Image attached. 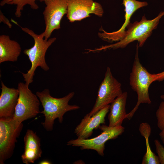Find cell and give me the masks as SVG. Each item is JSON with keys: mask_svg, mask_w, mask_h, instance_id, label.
<instances>
[{"mask_svg": "<svg viewBox=\"0 0 164 164\" xmlns=\"http://www.w3.org/2000/svg\"><path fill=\"white\" fill-rule=\"evenodd\" d=\"M74 94V92H71L63 97L56 98L50 95L48 89H45L41 92H36V94L43 108V111L40 113L43 114L45 117V120L42 123V125L46 131L53 130L56 119L58 118L59 122L61 123L63 121V115L66 112L80 108L78 105L68 104Z\"/></svg>", "mask_w": 164, "mask_h": 164, "instance_id": "obj_1", "label": "cell"}, {"mask_svg": "<svg viewBox=\"0 0 164 164\" xmlns=\"http://www.w3.org/2000/svg\"><path fill=\"white\" fill-rule=\"evenodd\" d=\"M137 44L135 57L129 77V84L132 89L137 95V101L134 108L126 116L131 119L141 104H150L151 103L149 92V88L153 82L156 81V74L149 73L141 64L138 56Z\"/></svg>", "mask_w": 164, "mask_h": 164, "instance_id": "obj_2", "label": "cell"}, {"mask_svg": "<svg viewBox=\"0 0 164 164\" xmlns=\"http://www.w3.org/2000/svg\"><path fill=\"white\" fill-rule=\"evenodd\" d=\"M164 15V11L160 12L157 17L152 20H147L144 15L143 16L140 21L129 24L123 37L118 42L95 49L92 50V52L123 48L135 40L138 41L139 46H142L147 39L151 35L153 30L156 28L160 19Z\"/></svg>", "mask_w": 164, "mask_h": 164, "instance_id": "obj_3", "label": "cell"}, {"mask_svg": "<svg viewBox=\"0 0 164 164\" xmlns=\"http://www.w3.org/2000/svg\"><path fill=\"white\" fill-rule=\"evenodd\" d=\"M12 22L19 25L23 31L31 36L34 39L33 46L29 49H25L23 51L24 53L27 56L31 63V67L26 73L21 72L25 84L29 86L33 81L35 72L38 67H40L45 71L49 70V67L45 60V54L49 47L56 41V38L53 37L46 40L44 39L43 32L40 34H37L28 28L20 26L14 20Z\"/></svg>", "mask_w": 164, "mask_h": 164, "instance_id": "obj_4", "label": "cell"}, {"mask_svg": "<svg viewBox=\"0 0 164 164\" xmlns=\"http://www.w3.org/2000/svg\"><path fill=\"white\" fill-rule=\"evenodd\" d=\"M19 92L18 102L11 122L17 127L24 121L33 118L40 113V101L25 83L20 82L18 84Z\"/></svg>", "mask_w": 164, "mask_h": 164, "instance_id": "obj_5", "label": "cell"}, {"mask_svg": "<svg viewBox=\"0 0 164 164\" xmlns=\"http://www.w3.org/2000/svg\"><path fill=\"white\" fill-rule=\"evenodd\" d=\"M99 128L102 132L97 136L91 139H72L67 142V145L79 147L81 150H94L100 155L103 156L106 142L117 138L124 132L125 128L122 125L110 127L104 125Z\"/></svg>", "mask_w": 164, "mask_h": 164, "instance_id": "obj_6", "label": "cell"}, {"mask_svg": "<svg viewBox=\"0 0 164 164\" xmlns=\"http://www.w3.org/2000/svg\"><path fill=\"white\" fill-rule=\"evenodd\" d=\"M121 84L112 75L109 67L107 68L104 78L101 83L95 104L86 114L91 117L101 109L111 104L123 92Z\"/></svg>", "mask_w": 164, "mask_h": 164, "instance_id": "obj_7", "label": "cell"}, {"mask_svg": "<svg viewBox=\"0 0 164 164\" xmlns=\"http://www.w3.org/2000/svg\"><path fill=\"white\" fill-rule=\"evenodd\" d=\"M23 127L22 123L15 127L11 118H0V164H4L12 155Z\"/></svg>", "mask_w": 164, "mask_h": 164, "instance_id": "obj_8", "label": "cell"}, {"mask_svg": "<svg viewBox=\"0 0 164 164\" xmlns=\"http://www.w3.org/2000/svg\"><path fill=\"white\" fill-rule=\"evenodd\" d=\"M46 6L43 14L45 29L43 32L46 40L55 30L60 28V22L67 11V0H43Z\"/></svg>", "mask_w": 164, "mask_h": 164, "instance_id": "obj_9", "label": "cell"}, {"mask_svg": "<svg viewBox=\"0 0 164 164\" xmlns=\"http://www.w3.org/2000/svg\"><path fill=\"white\" fill-rule=\"evenodd\" d=\"M66 16L70 22L80 21L94 14L99 17L104 13L103 7L94 0H67Z\"/></svg>", "mask_w": 164, "mask_h": 164, "instance_id": "obj_10", "label": "cell"}, {"mask_svg": "<svg viewBox=\"0 0 164 164\" xmlns=\"http://www.w3.org/2000/svg\"><path fill=\"white\" fill-rule=\"evenodd\" d=\"M125 9V21L121 27L118 30L108 32L101 28L102 33H99L98 36L103 40L109 42L118 41L123 37L125 28L130 23V19L133 13L139 8L148 5L146 2H141L136 0H123L122 4Z\"/></svg>", "mask_w": 164, "mask_h": 164, "instance_id": "obj_11", "label": "cell"}, {"mask_svg": "<svg viewBox=\"0 0 164 164\" xmlns=\"http://www.w3.org/2000/svg\"><path fill=\"white\" fill-rule=\"evenodd\" d=\"M110 106V104L107 105L91 117L85 115L74 130L77 138H88L92 135L94 129L99 128L101 124H104L105 118L109 111Z\"/></svg>", "mask_w": 164, "mask_h": 164, "instance_id": "obj_12", "label": "cell"}, {"mask_svg": "<svg viewBox=\"0 0 164 164\" xmlns=\"http://www.w3.org/2000/svg\"><path fill=\"white\" fill-rule=\"evenodd\" d=\"M24 151L21 156L22 160L25 164L33 163L41 156L40 139L36 132L28 129L24 135Z\"/></svg>", "mask_w": 164, "mask_h": 164, "instance_id": "obj_13", "label": "cell"}, {"mask_svg": "<svg viewBox=\"0 0 164 164\" xmlns=\"http://www.w3.org/2000/svg\"><path fill=\"white\" fill-rule=\"evenodd\" d=\"M0 96V118H11L15 111L19 97L18 89L10 88L1 81Z\"/></svg>", "mask_w": 164, "mask_h": 164, "instance_id": "obj_14", "label": "cell"}, {"mask_svg": "<svg viewBox=\"0 0 164 164\" xmlns=\"http://www.w3.org/2000/svg\"><path fill=\"white\" fill-rule=\"evenodd\" d=\"M128 97L127 92H123L111 104L108 115V126H121L126 118V105Z\"/></svg>", "mask_w": 164, "mask_h": 164, "instance_id": "obj_15", "label": "cell"}, {"mask_svg": "<svg viewBox=\"0 0 164 164\" xmlns=\"http://www.w3.org/2000/svg\"><path fill=\"white\" fill-rule=\"evenodd\" d=\"M21 52V46L18 42L11 39L9 35L0 36V63L16 62Z\"/></svg>", "mask_w": 164, "mask_h": 164, "instance_id": "obj_16", "label": "cell"}, {"mask_svg": "<svg viewBox=\"0 0 164 164\" xmlns=\"http://www.w3.org/2000/svg\"><path fill=\"white\" fill-rule=\"evenodd\" d=\"M139 130L146 142V151L143 157L142 164H160L158 156L152 151L149 144V138L151 132L150 125L147 122H142L139 125Z\"/></svg>", "mask_w": 164, "mask_h": 164, "instance_id": "obj_17", "label": "cell"}, {"mask_svg": "<svg viewBox=\"0 0 164 164\" xmlns=\"http://www.w3.org/2000/svg\"><path fill=\"white\" fill-rule=\"evenodd\" d=\"M36 1L43 2V0H2L1 2L0 5L1 6L5 4L16 5L15 15L17 17L20 18L21 16L22 11L24 6L26 5H29L33 9H38L39 7L36 3Z\"/></svg>", "mask_w": 164, "mask_h": 164, "instance_id": "obj_18", "label": "cell"}, {"mask_svg": "<svg viewBox=\"0 0 164 164\" xmlns=\"http://www.w3.org/2000/svg\"><path fill=\"white\" fill-rule=\"evenodd\" d=\"M157 125L161 130L164 128V100L159 104L156 112Z\"/></svg>", "mask_w": 164, "mask_h": 164, "instance_id": "obj_19", "label": "cell"}, {"mask_svg": "<svg viewBox=\"0 0 164 164\" xmlns=\"http://www.w3.org/2000/svg\"><path fill=\"white\" fill-rule=\"evenodd\" d=\"M154 142L160 163L164 164V146L158 139H155Z\"/></svg>", "mask_w": 164, "mask_h": 164, "instance_id": "obj_20", "label": "cell"}, {"mask_svg": "<svg viewBox=\"0 0 164 164\" xmlns=\"http://www.w3.org/2000/svg\"><path fill=\"white\" fill-rule=\"evenodd\" d=\"M3 22L4 24L6 25L9 28H11L12 24L10 22L9 20L5 17L0 10V22Z\"/></svg>", "mask_w": 164, "mask_h": 164, "instance_id": "obj_21", "label": "cell"}, {"mask_svg": "<svg viewBox=\"0 0 164 164\" xmlns=\"http://www.w3.org/2000/svg\"><path fill=\"white\" fill-rule=\"evenodd\" d=\"M156 74L157 76L156 81H161L164 80V71Z\"/></svg>", "mask_w": 164, "mask_h": 164, "instance_id": "obj_22", "label": "cell"}, {"mask_svg": "<svg viewBox=\"0 0 164 164\" xmlns=\"http://www.w3.org/2000/svg\"><path fill=\"white\" fill-rule=\"evenodd\" d=\"M159 136L164 146V128L161 130Z\"/></svg>", "mask_w": 164, "mask_h": 164, "instance_id": "obj_23", "label": "cell"}, {"mask_svg": "<svg viewBox=\"0 0 164 164\" xmlns=\"http://www.w3.org/2000/svg\"><path fill=\"white\" fill-rule=\"evenodd\" d=\"M39 164H50L51 162L49 160H42L39 162Z\"/></svg>", "mask_w": 164, "mask_h": 164, "instance_id": "obj_24", "label": "cell"}, {"mask_svg": "<svg viewBox=\"0 0 164 164\" xmlns=\"http://www.w3.org/2000/svg\"><path fill=\"white\" fill-rule=\"evenodd\" d=\"M160 98L161 99H162L163 100H164V94L160 96Z\"/></svg>", "mask_w": 164, "mask_h": 164, "instance_id": "obj_25", "label": "cell"}]
</instances>
